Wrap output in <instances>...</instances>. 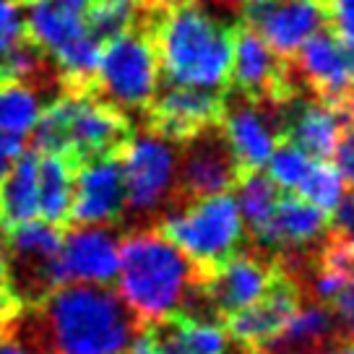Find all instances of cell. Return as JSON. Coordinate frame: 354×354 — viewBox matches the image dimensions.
Returning a JSON list of instances; mask_svg holds the SVG:
<instances>
[{
  "label": "cell",
  "mask_w": 354,
  "mask_h": 354,
  "mask_svg": "<svg viewBox=\"0 0 354 354\" xmlns=\"http://www.w3.org/2000/svg\"><path fill=\"white\" fill-rule=\"evenodd\" d=\"M47 354H122L138 321L104 284H63L37 305Z\"/></svg>",
  "instance_id": "cell-1"
},
{
  "label": "cell",
  "mask_w": 354,
  "mask_h": 354,
  "mask_svg": "<svg viewBox=\"0 0 354 354\" xmlns=\"http://www.w3.org/2000/svg\"><path fill=\"white\" fill-rule=\"evenodd\" d=\"M118 295L136 321L165 323L196 297V263L162 232L141 230L120 243Z\"/></svg>",
  "instance_id": "cell-2"
},
{
  "label": "cell",
  "mask_w": 354,
  "mask_h": 354,
  "mask_svg": "<svg viewBox=\"0 0 354 354\" xmlns=\"http://www.w3.org/2000/svg\"><path fill=\"white\" fill-rule=\"evenodd\" d=\"M156 60L172 86L216 91L230 81L232 32L196 0H177L156 24Z\"/></svg>",
  "instance_id": "cell-3"
},
{
  "label": "cell",
  "mask_w": 354,
  "mask_h": 354,
  "mask_svg": "<svg viewBox=\"0 0 354 354\" xmlns=\"http://www.w3.org/2000/svg\"><path fill=\"white\" fill-rule=\"evenodd\" d=\"M128 141V120L88 88H71L42 107L32 131V151L63 154L73 162L110 156Z\"/></svg>",
  "instance_id": "cell-4"
},
{
  "label": "cell",
  "mask_w": 354,
  "mask_h": 354,
  "mask_svg": "<svg viewBox=\"0 0 354 354\" xmlns=\"http://www.w3.org/2000/svg\"><path fill=\"white\" fill-rule=\"evenodd\" d=\"M24 34L55 63L71 88H86L94 81L102 42L88 32L84 13L53 0H32L24 13Z\"/></svg>",
  "instance_id": "cell-5"
},
{
  "label": "cell",
  "mask_w": 354,
  "mask_h": 354,
  "mask_svg": "<svg viewBox=\"0 0 354 354\" xmlns=\"http://www.w3.org/2000/svg\"><path fill=\"white\" fill-rule=\"evenodd\" d=\"M162 234L196 266L214 268L237 253V245L245 237V224L232 196L221 193L193 198L175 209L165 219Z\"/></svg>",
  "instance_id": "cell-6"
},
{
  "label": "cell",
  "mask_w": 354,
  "mask_h": 354,
  "mask_svg": "<svg viewBox=\"0 0 354 354\" xmlns=\"http://www.w3.org/2000/svg\"><path fill=\"white\" fill-rule=\"evenodd\" d=\"M94 81L107 104L118 110H146L159 94L162 68L154 42L144 32H125L102 44Z\"/></svg>",
  "instance_id": "cell-7"
},
{
  "label": "cell",
  "mask_w": 354,
  "mask_h": 354,
  "mask_svg": "<svg viewBox=\"0 0 354 354\" xmlns=\"http://www.w3.org/2000/svg\"><path fill=\"white\" fill-rule=\"evenodd\" d=\"M177 154L172 138L144 131L128 138L120 149V169L125 183V206L138 214H154L172 198L177 188Z\"/></svg>",
  "instance_id": "cell-8"
},
{
  "label": "cell",
  "mask_w": 354,
  "mask_h": 354,
  "mask_svg": "<svg viewBox=\"0 0 354 354\" xmlns=\"http://www.w3.org/2000/svg\"><path fill=\"white\" fill-rule=\"evenodd\" d=\"M253 29L277 55H295L323 26L321 0H245Z\"/></svg>",
  "instance_id": "cell-9"
},
{
  "label": "cell",
  "mask_w": 354,
  "mask_h": 354,
  "mask_svg": "<svg viewBox=\"0 0 354 354\" xmlns=\"http://www.w3.org/2000/svg\"><path fill=\"white\" fill-rule=\"evenodd\" d=\"M120 266V240L97 224H78L63 234L57 271L60 284H110Z\"/></svg>",
  "instance_id": "cell-10"
},
{
  "label": "cell",
  "mask_w": 354,
  "mask_h": 354,
  "mask_svg": "<svg viewBox=\"0 0 354 354\" xmlns=\"http://www.w3.org/2000/svg\"><path fill=\"white\" fill-rule=\"evenodd\" d=\"M122 209H125V183H122L120 159L110 154L81 162L73 172L71 219L76 224L104 227L118 219Z\"/></svg>",
  "instance_id": "cell-11"
},
{
  "label": "cell",
  "mask_w": 354,
  "mask_h": 354,
  "mask_svg": "<svg viewBox=\"0 0 354 354\" xmlns=\"http://www.w3.org/2000/svg\"><path fill=\"white\" fill-rule=\"evenodd\" d=\"M237 183V162L216 133L190 136L188 149L177 159V185L190 198L221 196Z\"/></svg>",
  "instance_id": "cell-12"
},
{
  "label": "cell",
  "mask_w": 354,
  "mask_h": 354,
  "mask_svg": "<svg viewBox=\"0 0 354 354\" xmlns=\"http://www.w3.org/2000/svg\"><path fill=\"white\" fill-rule=\"evenodd\" d=\"M221 141L230 149L237 167L261 169L268 156L279 146V122L274 112H268L253 100L234 102L224 112L221 122Z\"/></svg>",
  "instance_id": "cell-13"
},
{
  "label": "cell",
  "mask_w": 354,
  "mask_h": 354,
  "mask_svg": "<svg viewBox=\"0 0 354 354\" xmlns=\"http://www.w3.org/2000/svg\"><path fill=\"white\" fill-rule=\"evenodd\" d=\"M297 73L328 100H344L354 88V44L339 34L318 32L299 47Z\"/></svg>",
  "instance_id": "cell-14"
},
{
  "label": "cell",
  "mask_w": 354,
  "mask_h": 354,
  "mask_svg": "<svg viewBox=\"0 0 354 354\" xmlns=\"http://www.w3.org/2000/svg\"><path fill=\"white\" fill-rule=\"evenodd\" d=\"M274 284H277V274L261 258L230 255L227 261L214 266L203 292L209 295L214 308L232 315L263 299Z\"/></svg>",
  "instance_id": "cell-15"
},
{
  "label": "cell",
  "mask_w": 354,
  "mask_h": 354,
  "mask_svg": "<svg viewBox=\"0 0 354 354\" xmlns=\"http://www.w3.org/2000/svg\"><path fill=\"white\" fill-rule=\"evenodd\" d=\"M299 297L297 289L287 284V281H277L268 289L263 299H258L255 305L232 313L227 321V333L234 342L245 344V346H261L266 349L268 344L277 339V333L284 328L289 315L297 310Z\"/></svg>",
  "instance_id": "cell-16"
},
{
  "label": "cell",
  "mask_w": 354,
  "mask_h": 354,
  "mask_svg": "<svg viewBox=\"0 0 354 354\" xmlns=\"http://www.w3.org/2000/svg\"><path fill=\"white\" fill-rule=\"evenodd\" d=\"M326 234V214L302 198H279L274 216L261 232L258 243L271 250L302 253Z\"/></svg>",
  "instance_id": "cell-17"
},
{
  "label": "cell",
  "mask_w": 354,
  "mask_h": 354,
  "mask_svg": "<svg viewBox=\"0 0 354 354\" xmlns=\"http://www.w3.org/2000/svg\"><path fill=\"white\" fill-rule=\"evenodd\" d=\"M151 104L156 133L167 138H190L219 115V100L214 97V91L201 88L169 86L167 91L156 94Z\"/></svg>",
  "instance_id": "cell-18"
},
{
  "label": "cell",
  "mask_w": 354,
  "mask_h": 354,
  "mask_svg": "<svg viewBox=\"0 0 354 354\" xmlns=\"http://www.w3.org/2000/svg\"><path fill=\"white\" fill-rule=\"evenodd\" d=\"M346 125V110L333 102H305L289 115L292 144L299 146L313 159L333 156L336 144Z\"/></svg>",
  "instance_id": "cell-19"
},
{
  "label": "cell",
  "mask_w": 354,
  "mask_h": 354,
  "mask_svg": "<svg viewBox=\"0 0 354 354\" xmlns=\"http://www.w3.org/2000/svg\"><path fill=\"white\" fill-rule=\"evenodd\" d=\"M162 354H230V333L206 318L175 315L154 333Z\"/></svg>",
  "instance_id": "cell-20"
},
{
  "label": "cell",
  "mask_w": 354,
  "mask_h": 354,
  "mask_svg": "<svg viewBox=\"0 0 354 354\" xmlns=\"http://www.w3.org/2000/svg\"><path fill=\"white\" fill-rule=\"evenodd\" d=\"M230 76L248 94H261L277 84L279 55L253 32L243 29L232 37Z\"/></svg>",
  "instance_id": "cell-21"
},
{
  "label": "cell",
  "mask_w": 354,
  "mask_h": 354,
  "mask_svg": "<svg viewBox=\"0 0 354 354\" xmlns=\"http://www.w3.org/2000/svg\"><path fill=\"white\" fill-rule=\"evenodd\" d=\"M37 151H24L8 175L0 180V219L11 230L39 216V190H37Z\"/></svg>",
  "instance_id": "cell-22"
},
{
  "label": "cell",
  "mask_w": 354,
  "mask_h": 354,
  "mask_svg": "<svg viewBox=\"0 0 354 354\" xmlns=\"http://www.w3.org/2000/svg\"><path fill=\"white\" fill-rule=\"evenodd\" d=\"M73 172L76 162L63 154H39L37 162V190H39V216L47 224H66L71 219L73 198Z\"/></svg>",
  "instance_id": "cell-23"
},
{
  "label": "cell",
  "mask_w": 354,
  "mask_h": 354,
  "mask_svg": "<svg viewBox=\"0 0 354 354\" xmlns=\"http://www.w3.org/2000/svg\"><path fill=\"white\" fill-rule=\"evenodd\" d=\"M333 318L331 310L323 302L313 305H297V310L289 315L284 328L277 333V339L268 344L266 349L274 354H305L321 349L323 344L331 339Z\"/></svg>",
  "instance_id": "cell-24"
},
{
  "label": "cell",
  "mask_w": 354,
  "mask_h": 354,
  "mask_svg": "<svg viewBox=\"0 0 354 354\" xmlns=\"http://www.w3.org/2000/svg\"><path fill=\"white\" fill-rule=\"evenodd\" d=\"M42 97L34 84L0 81V133L24 138L42 115Z\"/></svg>",
  "instance_id": "cell-25"
},
{
  "label": "cell",
  "mask_w": 354,
  "mask_h": 354,
  "mask_svg": "<svg viewBox=\"0 0 354 354\" xmlns=\"http://www.w3.org/2000/svg\"><path fill=\"white\" fill-rule=\"evenodd\" d=\"M237 203V211L243 216V224L250 227L253 232H261L268 219L274 216V209L279 203V190L266 175L258 169L248 172V175L237 183V193L232 196Z\"/></svg>",
  "instance_id": "cell-26"
},
{
  "label": "cell",
  "mask_w": 354,
  "mask_h": 354,
  "mask_svg": "<svg viewBox=\"0 0 354 354\" xmlns=\"http://www.w3.org/2000/svg\"><path fill=\"white\" fill-rule=\"evenodd\" d=\"M141 16V0H91L84 11L88 32L100 42L133 32Z\"/></svg>",
  "instance_id": "cell-27"
},
{
  "label": "cell",
  "mask_w": 354,
  "mask_h": 354,
  "mask_svg": "<svg viewBox=\"0 0 354 354\" xmlns=\"http://www.w3.org/2000/svg\"><path fill=\"white\" fill-rule=\"evenodd\" d=\"M299 196H302V201H308L310 206H315L318 211L328 214L346 196V183H344L342 172L333 165H328V162H313L305 183L299 185Z\"/></svg>",
  "instance_id": "cell-28"
},
{
  "label": "cell",
  "mask_w": 354,
  "mask_h": 354,
  "mask_svg": "<svg viewBox=\"0 0 354 354\" xmlns=\"http://www.w3.org/2000/svg\"><path fill=\"white\" fill-rule=\"evenodd\" d=\"M313 156L305 154L299 146L295 144H279L274 149V154L266 162V177L274 183L277 190H299V185L305 183L310 167H313Z\"/></svg>",
  "instance_id": "cell-29"
},
{
  "label": "cell",
  "mask_w": 354,
  "mask_h": 354,
  "mask_svg": "<svg viewBox=\"0 0 354 354\" xmlns=\"http://www.w3.org/2000/svg\"><path fill=\"white\" fill-rule=\"evenodd\" d=\"M47 71V55L29 39L13 44L6 55L0 57V81H24L37 84V78Z\"/></svg>",
  "instance_id": "cell-30"
},
{
  "label": "cell",
  "mask_w": 354,
  "mask_h": 354,
  "mask_svg": "<svg viewBox=\"0 0 354 354\" xmlns=\"http://www.w3.org/2000/svg\"><path fill=\"white\" fill-rule=\"evenodd\" d=\"M24 39V11L19 0H0V57Z\"/></svg>",
  "instance_id": "cell-31"
},
{
  "label": "cell",
  "mask_w": 354,
  "mask_h": 354,
  "mask_svg": "<svg viewBox=\"0 0 354 354\" xmlns=\"http://www.w3.org/2000/svg\"><path fill=\"white\" fill-rule=\"evenodd\" d=\"M24 313L19 299L13 297L11 281H8V263H6V245L0 240V333L11 328L16 318Z\"/></svg>",
  "instance_id": "cell-32"
},
{
  "label": "cell",
  "mask_w": 354,
  "mask_h": 354,
  "mask_svg": "<svg viewBox=\"0 0 354 354\" xmlns=\"http://www.w3.org/2000/svg\"><path fill=\"white\" fill-rule=\"evenodd\" d=\"M331 318L333 328L342 333L346 342L354 344V281H349L346 287L331 299Z\"/></svg>",
  "instance_id": "cell-33"
},
{
  "label": "cell",
  "mask_w": 354,
  "mask_h": 354,
  "mask_svg": "<svg viewBox=\"0 0 354 354\" xmlns=\"http://www.w3.org/2000/svg\"><path fill=\"white\" fill-rule=\"evenodd\" d=\"M346 284H349V279L344 274H339L331 266H321L313 277V295L318 297V302H331Z\"/></svg>",
  "instance_id": "cell-34"
},
{
  "label": "cell",
  "mask_w": 354,
  "mask_h": 354,
  "mask_svg": "<svg viewBox=\"0 0 354 354\" xmlns=\"http://www.w3.org/2000/svg\"><path fill=\"white\" fill-rule=\"evenodd\" d=\"M328 16L336 34L354 44V0H328Z\"/></svg>",
  "instance_id": "cell-35"
},
{
  "label": "cell",
  "mask_w": 354,
  "mask_h": 354,
  "mask_svg": "<svg viewBox=\"0 0 354 354\" xmlns=\"http://www.w3.org/2000/svg\"><path fill=\"white\" fill-rule=\"evenodd\" d=\"M333 156H336L333 167L342 172L344 183H346V185H354V125L342 133Z\"/></svg>",
  "instance_id": "cell-36"
},
{
  "label": "cell",
  "mask_w": 354,
  "mask_h": 354,
  "mask_svg": "<svg viewBox=\"0 0 354 354\" xmlns=\"http://www.w3.org/2000/svg\"><path fill=\"white\" fill-rule=\"evenodd\" d=\"M333 227L339 232V243L354 248V193H346L333 209Z\"/></svg>",
  "instance_id": "cell-37"
},
{
  "label": "cell",
  "mask_w": 354,
  "mask_h": 354,
  "mask_svg": "<svg viewBox=\"0 0 354 354\" xmlns=\"http://www.w3.org/2000/svg\"><path fill=\"white\" fill-rule=\"evenodd\" d=\"M24 154V138L0 133V180L8 175V169L16 165V159Z\"/></svg>",
  "instance_id": "cell-38"
},
{
  "label": "cell",
  "mask_w": 354,
  "mask_h": 354,
  "mask_svg": "<svg viewBox=\"0 0 354 354\" xmlns=\"http://www.w3.org/2000/svg\"><path fill=\"white\" fill-rule=\"evenodd\" d=\"M0 354H47L37 342L29 336H16V333H3L0 339Z\"/></svg>",
  "instance_id": "cell-39"
},
{
  "label": "cell",
  "mask_w": 354,
  "mask_h": 354,
  "mask_svg": "<svg viewBox=\"0 0 354 354\" xmlns=\"http://www.w3.org/2000/svg\"><path fill=\"white\" fill-rule=\"evenodd\" d=\"M128 354H162L159 346H156V339L151 331H141L133 336L131 346H128Z\"/></svg>",
  "instance_id": "cell-40"
},
{
  "label": "cell",
  "mask_w": 354,
  "mask_h": 354,
  "mask_svg": "<svg viewBox=\"0 0 354 354\" xmlns=\"http://www.w3.org/2000/svg\"><path fill=\"white\" fill-rule=\"evenodd\" d=\"M310 354H354V344L346 342L342 344V346H328V349H315V352Z\"/></svg>",
  "instance_id": "cell-41"
},
{
  "label": "cell",
  "mask_w": 354,
  "mask_h": 354,
  "mask_svg": "<svg viewBox=\"0 0 354 354\" xmlns=\"http://www.w3.org/2000/svg\"><path fill=\"white\" fill-rule=\"evenodd\" d=\"M53 3H60V6H66V8H71V11L84 13L88 8V3H91V0H53Z\"/></svg>",
  "instance_id": "cell-42"
},
{
  "label": "cell",
  "mask_w": 354,
  "mask_h": 354,
  "mask_svg": "<svg viewBox=\"0 0 354 354\" xmlns=\"http://www.w3.org/2000/svg\"><path fill=\"white\" fill-rule=\"evenodd\" d=\"M221 3H240V0H221Z\"/></svg>",
  "instance_id": "cell-43"
},
{
  "label": "cell",
  "mask_w": 354,
  "mask_h": 354,
  "mask_svg": "<svg viewBox=\"0 0 354 354\" xmlns=\"http://www.w3.org/2000/svg\"><path fill=\"white\" fill-rule=\"evenodd\" d=\"M0 339H3V333H0Z\"/></svg>",
  "instance_id": "cell-44"
},
{
  "label": "cell",
  "mask_w": 354,
  "mask_h": 354,
  "mask_svg": "<svg viewBox=\"0 0 354 354\" xmlns=\"http://www.w3.org/2000/svg\"><path fill=\"white\" fill-rule=\"evenodd\" d=\"M352 110H354V107H352Z\"/></svg>",
  "instance_id": "cell-45"
}]
</instances>
